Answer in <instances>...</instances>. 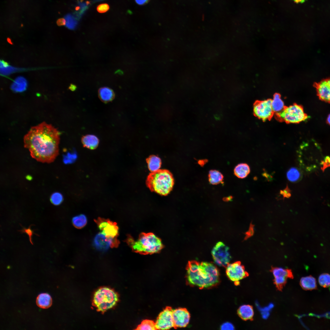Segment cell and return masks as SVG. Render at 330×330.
<instances>
[{
    "mask_svg": "<svg viewBox=\"0 0 330 330\" xmlns=\"http://www.w3.org/2000/svg\"><path fill=\"white\" fill-rule=\"evenodd\" d=\"M24 147L38 161L50 163L59 153L60 133L52 125L43 122L32 127L24 139Z\"/></svg>",
    "mask_w": 330,
    "mask_h": 330,
    "instance_id": "obj_1",
    "label": "cell"
},
{
    "mask_svg": "<svg viewBox=\"0 0 330 330\" xmlns=\"http://www.w3.org/2000/svg\"><path fill=\"white\" fill-rule=\"evenodd\" d=\"M186 270L187 281L191 286L203 289L215 286L219 282V271L211 262L189 261Z\"/></svg>",
    "mask_w": 330,
    "mask_h": 330,
    "instance_id": "obj_2",
    "label": "cell"
},
{
    "mask_svg": "<svg viewBox=\"0 0 330 330\" xmlns=\"http://www.w3.org/2000/svg\"><path fill=\"white\" fill-rule=\"evenodd\" d=\"M126 241L134 251L142 255L158 253L163 247L161 240L151 233H142L136 240L128 236Z\"/></svg>",
    "mask_w": 330,
    "mask_h": 330,
    "instance_id": "obj_3",
    "label": "cell"
},
{
    "mask_svg": "<svg viewBox=\"0 0 330 330\" xmlns=\"http://www.w3.org/2000/svg\"><path fill=\"white\" fill-rule=\"evenodd\" d=\"M146 184L151 191L166 196L172 190L174 179L172 174L169 170L159 169L149 174Z\"/></svg>",
    "mask_w": 330,
    "mask_h": 330,
    "instance_id": "obj_4",
    "label": "cell"
},
{
    "mask_svg": "<svg viewBox=\"0 0 330 330\" xmlns=\"http://www.w3.org/2000/svg\"><path fill=\"white\" fill-rule=\"evenodd\" d=\"M118 300L117 294L112 289L103 287L98 289L95 293L93 302L98 310L105 311L113 307Z\"/></svg>",
    "mask_w": 330,
    "mask_h": 330,
    "instance_id": "obj_5",
    "label": "cell"
},
{
    "mask_svg": "<svg viewBox=\"0 0 330 330\" xmlns=\"http://www.w3.org/2000/svg\"><path fill=\"white\" fill-rule=\"evenodd\" d=\"M276 114L278 119L287 123H299L308 118L303 107L296 104L285 107L283 110Z\"/></svg>",
    "mask_w": 330,
    "mask_h": 330,
    "instance_id": "obj_6",
    "label": "cell"
},
{
    "mask_svg": "<svg viewBox=\"0 0 330 330\" xmlns=\"http://www.w3.org/2000/svg\"><path fill=\"white\" fill-rule=\"evenodd\" d=\"M310 147L304 155L302 162L305 169L311 172L318 168L323 159L320 148L317 144H314L313 146L310 145Z\"/></svg>",
    "mask_w": 330,
    "mask_h": 330,
    "instance_id": "obj_7",
    "label": "cell"
},
{
    "mask_svg": "<svg viewBox=\"0 0 330 330\" xmlns=\"http://www.w3.org/2000/svg\"><path fill=\"white\" fill-rule=\"evenodd\" d=\"M211 254L215 263L220 266H226L231 258L229 248L222 242L216 244L212 249Z\"/></svg>",
    "mask_w": 330,
    "mask_h": 330,
    "instance_id": "obj_8",
    "label": "cell"
},
{
    "mask_svg": "<svg viewBox=\"0 0 330 330\" xmlns=\"http://www.w3.org/2000/svg\"><path fill=\"white\" fill-rule=\"evenodd\" d=\"M226 273L228 278L236 285H239L240 280L249 275L240 261L229 263L226 266Z\"/></svg>",
    "mask_w": 330,
    "mask_h": 330,
    "instance_id": "obj_9",
    "label": "cell"
},
{
    "mask_svg": "<svg viewBox=\"0 0 330 330\" xmlns=\"http://www.w3.org/2000/svg\"><path fill=\"white\" fill-rule=\"evenodd\" d=\"M253 112L256 117L264 121L271 119L274 113L272 99L256 101L253 105Z\"/></svg>",
    "mask_w": 330,
    "mask_h": 330,
    "instance_id": "obj_10",
    "label": "cell"
},
{
    "mask_svg": "<svg viewBox=\"0 0 330 330\" xmlns=\"http://www.w3.org/2000/svg\"><path fill=\"white\" fill-rule=\"evenodd\" d=\"M274 277L273 283L277 289L282 291L288 278L293 279L294 276L291 269L272 266L270 270Z\"/></svg>",
    "mask_w": 330,
    "mask_h": 330,
    "instance_id": "obj_11",
    "label": "cell"
},
{
    "mask_svg": "<svg viewBox=\"0 0 330 330\" xmlns=\"http://www.w3.org/2000/svg\"><path fill=\"white\" fill-rule=\"evenodd\" d=\"M173 310L171 307L167 306L160 312L155 322L156 330H167L174 328Z\"/></svg>",
    "mask_w": 330,
    "mask_h": 330,
    "instance_id": "obj_12",
    "label": "cell"
},
{
    "mask_svg": "<svg viewBox=\"0 0 330 330\" xmlns=\"http://www.w3.org/2000/svg\"><path fill=\"white\" fill-rule=\"evenodd\" d=\"M101 233L106 237H117L119 228L117 223L108 219L98 218L94 220Z\"/></svg>",
    "mask_w": 330,
    "mask_h": 330,
    "instance_id": "obj_13",
    "label": "cell"
},
{
    "mask_svg": "<svg viewBox=\"0 0 330 330\" xmlns=\"http://www.w3.org/2000/svg\"><path fill=\"white\" fill-rule=\"evenodd\" d=\"M117 238L106 237L101 233L95 237L94 244L97 249L101 251H105L110 247L113 248L118 246L119 241Z\"/></svg>",
    "mask_w": 330,
    "mask_h": 330,
    "instance_id": "obj_14",
    "label": "cell"
},
{
    "mask_svg": "<svg viewBox=\"0 0 330 330\" xmlns=\"http://www.w3.org/2000/svg\"><path fill=\"white\" fill-rule=\"evenodd\" d=\"M172 315L175 329L185 327L189 324L190 315L186 308H179L173 310Z\"/></svg>",
    "mask_w": 330,
    "mask_h": 330,
    "instance_id": "obj_15",
    "label": "cell"
},
{
    "mask_svg": "<svg viewBox=\"0 0 330 330\" xmlns=\"http://www.w3.org/2000/svg\"><path fill=\"white\" fill-rule=\"evenodd\" d=\"M316 89L317 96L319 99L326 102L330 103V86L327 80H323L314 85Z\"/></svg>",
    "mask_w": 330,
    "mask_h": 330,
    "instance_id": "obj_16",
    "label": "cell"
},
{
    "mask_svg": "<svg viewBox=\"0 0 330 330\" xmlns=\"http://www.w3.org/2000/svg\"><path fill=\"white\" fill-rule=\"evenodd\" d=\"M239 317L244 321L253 320L254 311L253 307L250 305H243L241 306L237 310Z\"/></svg>",
    "mask_w": 330,
    "mask_h": 330,
    "instance_id": "obj_17",
    "label": "cell"
},
{
    "mask_svg": "<svg viewBox=\"0 0 330 330\" xmlns=\"http://www.w3.org/2000/svg\"><path fill=\"white\" fill-rule=\"evenodd\" d=\"M299 284L301 288L305 290H312L317 288L316 280L311 275L302 277Z\"/></svg>",
    "mask_w": 330,
    "mask_h": 330,
    "instance_id": "obj_18",
    "label": "cell"
},
{
    "mask_svg": "<svg viewBox=\"0 0 330 330\" xmlns=\"http://www.w3.org/2000/svg\"><path fill=\"white\" fill-rule=\"evenodd\" d=\"M98 95L100 100L105 103L112 101L115 97L113 91L111 89L107 87L100 88L98 91Z\"/></svg>",
    "mask_w": 330,
    "mask_h": 330,
    "instance_id": "obj_19",
    "label": "cell"
},
{
    "mask_svg": "<svg viewBox=\"0 0 330 330\" xmlns=\"http://www.w3.org/2000/svg\"><path fill=\"white\" fill-rule=\"evenodd\" d=\"M81 141L84 147L91 149L96 148L99 141L98 138L92 134H87L83 136Z\"/></svg>",
    "mask_w": 330,
    "mask_h": 330,
    "instance_id": "obj_20",
    "label": "cell"
},
{
    "mask_svg": "<svg viewBox=\"0 0 330 330\" xmlns=\"http://www.w3.org/2000/svg\"><path fill=\"white\" fill-rule=\"evenodd\" d=\"M27 84V81L24 78L21 76H18L13 82L11 89L15 92H22L26 90Z\"/></svg>",
    "mask_w": 330,
    "mask_h": 330,
    "instance_id": "obj_21",
    "label": "cell"
},
{
    "mask_svg": "<svg viewBox=\"0 0 330 330\" xmlns=\"http://www.w3.org/2000/svg\"><path fill=\"white\" fill-rule=\"evenodd\" d=\"M146 161L148 169L151 172L156 171L161 167V160L157 156L151 155L146 159Z\"/></svg>",
    "mask_w": 330,
    "mask_h": 330,
    "instance_id": "obj_22",
    "label": "cell"
},
{
    "mask_svg": "<svg viewBox=\"0 0 330 330\" xmlns=\"http://www.w3.org/2000/svg\"><path fill=\"white\" fill-rule=\"evenodd\" d=\"M52 299L49 295L47 293H42L39 295L36 299L37 305L40 307L46 309L51 305Z\"/></svg>",
    "mask_w": 330,
    "mask_h": 330,
    "instance_id": "obj_23",
    "label": "cell"
},
{
    "mask_svg": "<svg viewBox=\"0 0 330 330\" xmlns=\"http://www.w3.org/2000/svg\"><path fill=\"white\" fill-rule=\"evenodd\" d=\"M250 168L246 163H241L238 164L234 170L235 175L238 178H246L250 172Z\"/></svg>",
    "mask_w": 330,
    "mask_h": 330,
    "instance_id": "obj_24",
    "label": "cell"
},
{
    "mask_svg": "<svg viewBox=\"0 0 330 330\" xmlns=\"http://www.w3.org/2000/svg\"><path fill=\"white\" fill-rule=\"evenodd\" d=\"M272 107L273 110L276 114L279 113L284 108V103L278 93H275L272 99Z\"/></svg>",
    "mask_w": 330,
    "mask_h": 330,
    "instance_id": "obj_25",
    "label": "cell"
},
{
    "mask_svg": "<svg viewBox=\"0 0 330 330\" xmlns=\"http://www.w3.org/2000/svg\"><path fill=\"white\" fill-rule=\"evenodd\" d=\"M223 176L219 171L211 170L208 174V179L210 183L212 185H217L222 183Z\"/></svg>",
    "mask_w": 330,
    "mask_h": 330,
    "instance_id": "obj_26",
    "label": "cell"
},
{
    "mask_svg": "<svg viewBox=\"0 0 330 330\" xmlns=\"http://www.w3.org/2000/svg\"><path fill=\"white\" fill-rule=\"evenodd\" d=\"M20 70L9 65L6 62L3 60L0 61V73L2 75H8Z\"/></svg>",
    "mask_w": 330,
    "mask_h": 330,
    "instance_id": "obj_27",
    "label": "cell"
},
{
    "mask_svg": "<svg viewBox=\"0 0 330 330\" xmlns=\"http://www.w3.org/2000/svg\"><path fill=\"white\" fill-rule=\"evenodd\" d=\"M288 180L292 182H296L300 180L302 178V175L300 171L295 167L290 168L287 173Z\"/></svg>",
    "mask_w": 330,
    "mask_h": 330,
    "instance_id": "obj_28",
    "label": "cell"
},
{
    "mask_svg": "<svg viewBox=\"0 0 330 330\" xmlns=\"http://www.w3.org/2000/svg\"><path fill=\"white\" fill-rule=\"evenodd\" d=\"M72 221L75 227L80 229L85 226L87 223V219L85 215L81 214L74 217Z\"/></svg>",
    "mask_w": 330,
    "mask_h": 330,
    "instance_id": "obj_29",
    "label": "cell"
},
{
    "mask_svg": "<svg viewBox=\"0 0 330 330\" xmlns=\"http://www.w3.org/2000/svg\"><path fill=\"white\" fill-rule=\"evenodd\" d=\"M135 329L137 330H156L155 326V322L153 321L149 320H143Z\"/></svg>",
    "mask_w": 330,
    "mask_h": 330,
    "instance_id": "obj_30",
    "label": "cell"
},
{
    "mask_svg": "<svg viewBox=\"0 0 330 330\" xmlns=\"http://www.w3.org/2000/svg\"><path fill=\"white\" fill-rule=\"evenodd\" d=\"M318 282L319 284L324 288H327L330 286V274L328 273L321 274L318 277Z\"/></svg>",
    "mask_w": 330,
    "mask_h": 330,
    "instance_id": "obj_31",
    "label": "cell"
},
{
    "mask_svg": "<svg viewBox=\"0 0 330 330\" xmlns=\"http://www.w3.org/2000/svg\"><path fill=\"white\" fill-rule=\"evenodd\" d=\"M50 201L55 205H60L63 201V197L60 193L56 192L53 193L51 196Z\"/></svg>",
    "mask_w": 330,
    "mask_h": 330,
    "instance_id": "obj_32",
    "label": "cell"
},
{
    "mask_svg": "<svg viewBox=\"0 0 330 330\" xmlns=\"http://www.w3.org/2000/svg\"><path fill=\"white\" fill-rule=\"evenodd\" d=\"M77 157L75 152H68L64 156L63 161L65 164H70L75 162Z\"/></svg>",
    "mask_w": 330,
    "mask_h": 330,
    "instance_id": "obj_33",
    "label": "cell"
},
{
    "mask_svg": "<svg viewBox=\"0 0 330 330\" xmlns=\"http://www.w3.org/2000/svg\"><path fill=\"white\" fill-rule=\"evenodd\" d=\"M321 165L322 166L321 169L323 171L326 168L330 167V156H326L321 161Z\"/></svg>",
    "mask_w": 330,
    "mask_h": 330,
    "instance_id": "obj_34",
    "label": "cell"
},
{
    "mask_svg": "<svg viewBox=\"0 0 330 330\" xmlns=\"http://www.w3.org/2000/svg\"><path fill=\"white\" fill-rule=\"evenodd\" d=\"M254 233V225L251 223L248 231L245 233V237L244 240H247L252 237Z\"/></svg>",
    "mask_w": 330,
    "mask_h": 330,
    "instance_id": "obj_35",
    "label": "cell"
},
{
    "mask_svg": "<svg viewBox=\"0 0 330 330\" xmlns=\"http://www.w3.org/2000/svg\"><path fill=\"white\" fill-rule=\"evenodd\" d=\"M109 9V5L106 3L101 4L98 5L97 8V11L100 13H104L108 11Z\"/></svg>",
    "mask_w": 330,
    "mask_h": 330,
    "instance_id": "obj_36",
    "label": "cell"
},
{
    "mask_svg": "<svg viewBox=\"0 0 330 330\" xmlns=\"http://www.w3.org/2000/svg\"><path fill=\"white\" fill-rule=\"evenodd\" d=\"M20 231L22 232L26 233L28 236L29 240L31 244H33L32 241V236L33 233H34L33 231L30 227H29L28 228H23Z\"/></svg>",
    "mask_w": 330,
    "mask_h": 330,
    "instance_id": "obj_37",
    "label": "cell"
},
{
    "mask_svg": "<svg viewBox=\"0 0 330 330\" xmlns=\"http://www.w3.org/2000/svg\"><path fill=\"white\" fill-rule=\"evenodd\" d=\"M221 330H234V327L233 324L229 322L223 324L220 327Z\"/></svg>",
    "mask_w": 330,
    "mask_h": 330,
    "instance_id": "obj_38",
    "label": "cell"
},
{
    "mask_svg": "<svg viewBox=\"0 0 330 330\" xmlns=\"http://www.w3.org/2000/svg\"><path fill=\"white\" fill-rule=\"evenodd\" d=\"M70 20H67L66 25L67 27L70 29H74L75 28L76 23V21L72 19V18H70Z\"/></svg>",
    "mask_w": 330,
    "mask_h": 330,
    "instance_id": "obj_39",
    "label": "cell"
},
{
    "mask_svg": "<svg viewBox=\"0 0 330 330\" xmlns=\"http://www.w3.org/2000/svg\"><path fill=\"white\" fill-rule=\"evenodd\" d=\"M289 189L287 187L284 190L281 191V193L284 197L288 198L291 196V193Z\"/></svg>",
    "mask_w": 330,
    "mask_h": 330,
    "instance_id": "obj_40",
    "label": "cell"
},
{
    "mask_svg": "<svg viewBox=\"0 0 330 330\" xmlns=\"http://www.w3.org/2000/svg\"><path fill=\"white\" fill-rule=\"evenodd\" d=\"M148 0H135L136 3L139 5H143L146 3Z\"/></svg>",
    "mask_w": 330,
    "mask_h": 330,
    "instance_id": "obj_41",
    "label": "cell"
},
{
    "mask_svg": "<svg viewBox=\"0 0 330 330\" xmlns=\"http://www.w3.org/2000/svg\"><path fill=\"white\" fill-rule=\"evenodd\" d=\"M207 162V160H200L198 161V163L201 166H203Z\"/></svg>",
    "mask_w": 330,
    "mask_h": 330,
    "instance_id": "obj_42",
    "label": "cell"
},
{
    "mask_svg": "<svg viewBox=\"0 0 330 330\" xmlns=\"http://www.w3.org/2000/svg\"><path fill=\"white\" fill-rule=\"evenodd\" d=\"M66 21L65 19H62L61 20H59L58 22V24L59 25H64L65 24Z\"/></svg>",
    "mask_w": 330,
    "mask_h": 330,
    "instance_id": "obj_43",
    "label": "cell"
},
{
    "mask_svg": "<svg viewBox=\"0 0 330 330\" xmlns=\"http://www.w3.org/2000/svg\"><path fill=\"white\" fill-rule=\"evenodd\" d=\"M295 2L299 3H302L304 2L306 0H292Z\"/></svg>",
    "mask_w": 330,
    "mask_h": 330,
    "instance_id": "obj_44",
    "label": "cell"
},
{
    "mask_svg": "<svg viewBox=\"0 0 330 330\" xmlns=\"http://www.w3.org/2000/svg\"><path fill=\"white\" fill-rule=\"evenodd\" d=\"M69 89L72 90H74L76 89V86L73 84H71L69 87Z\"/></svg>",
    "mask_w": 330,
    "mask_h": 330,
    "instance_id": "obj_45",
    "label": "cell"
},
{
    "mask_svg": "<svg viewBox=\"0 0 330 330\" xmlns=\"http://www.w3.org/2000/svg\"><path fill=\"white\" fill-rule=\"evenodd\" d=\"M232 198V196H229V197L225 198H224L223 200L225 201H228L231 200Z\"/></svg>",
    "mask_w": 330,
    "mask_h": 330,
    "instance_id": "obj_46",
    "label": "cell"
},
{
    "mask_svg": "<svg viewBox=\"0 0 330 330\" xmlns=\"http://www.w3.org/2000/svg\"><path fill=\"white\" fill-rule=\"evenodd\" d=\"M327 121L328 123L330 125V114L328 116Z\"/></svg>",
    "mask_w": 330,
    "mask_h": 330,
    "instance_id": "obj_47",
    "label": "cell"
},
{
    "mask_svg": "<svg viewBox=\"0 0 330 330\" xmlns=\"http://www.w3.org/2000/svg\"><path fill=\"white\" fill-rule=\"evenodd\" d=\"M7 40L8 42H9L10 44H12V43L11 42V39L10 38H8L7 39Z\"/></svg>",
    "mask_w": 330,
    "mask_h": 330,
    "instance_id": "obj_48",
    "label": "cell"
},
{
    "mask_svg": "<svg viewBox=\"0 0 330 330\" xmlns=\"http://www.w3.org/2000/svg\"><path fill=\"white\" fill-rule=\"evenodd\" d=\"M327 82H328V83L329 84L330 86V79H327Z\"/></svg>",
    "mask_w": 330,
    "mask_h": 330,
    "instance_id": "obj_49",
    "label": "cell"
}]
</instances>
